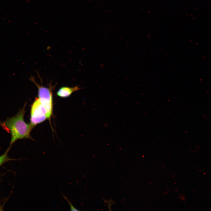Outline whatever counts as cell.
I'll return each instance as SVG.
<instances>
[{"label":"cell","mask_w":211,"mask_h":211,"mask_svg":"<svg viewBox=\"0 0 211 211\" xmlns=\"http://www.w3.org/2000/svg\"><path fill=\"white\" fill-rule=\"evenodd\" d=\"M26 104L25 103L16 115L8 118L5 121L0 122L2 127L11 134L10 145L19 139L28 138L33 140L30 133L34 127L30 123H26L24 119Z\"/></svg>","instance_id":"6da1fadb"},{"label":"cell","mask_w":211,"mask_h":211,"mask_svg":"<svg viewBox=\"0 0 211 211\" xmlns=\"http://www.w3.org/2000/svg\"><path fill=\"white\" fill-rule=\"evenodd\" d=\"M50 118L46 108L38 98H35L31 106L30 123L34 127Z\"/></svg>","instance_id":"7a4b0ae2"},{"label":"cell","mask_w":211,"mask_h":211,"mask_svg":"<svg viewBox=\"0 0 211 211\" xmlns=\"http://www.w3.org/2000/svg\"><path fill=\"white\" fill-rule=\"evenodd\" d=\"M30 80L36 86L38 89V98L41 102L46 108L49 115L51 118L53 112V98L52 91V88L51 86L49 87L40 85L35 80L33 76Z\"/></svg>","instance_id":"3957f363"},{"label":"cell","mask_w":211,"mask_h":211,"mask_svg":"<svg viewBox=\"0 0 211 211\" xmlns=\"http://www.w3.org/2000/svg\"><path fill=\"white\" fill-rule=\"evenodd\" d=\"M81 88L76 86L74 87L63 86L60 88L57 92V95L62 98H67L74 92L80 90Z\"/></svg>","instance_id":"277c9868"},{"label":"cell","mask_w":211,"mask_h":211,"mask_svg":"<svg viewBox=\"0 0 211 211\" xmlns=\"http://www.w3.org/2000/svg\"><path fill=\"white\" fill-rule=\"evenodd\" d=\"M9 150L8 149L3 154L0 156V166L3 164L11 160L7 155L8 152Z\"/></svg>","instance_id":"5b68a950"},{"label":"cell","mask_w":211,"mask_h":211,"mask_svg":"<svg viewBox=\"0 0 211 211\" xmlns=\"http://www.w3.org/2000/svg\"><path fill=\"white\" fill-rule=\"evenodd\" d=\"M62 195L64 197V198L69 203V204L70 207L71 211H79V210L77 209L74 206L72 203L67 199V198L66 196H65L62 194Z\"/></svg>","instance_id":"8992f818"}]
</instances>
